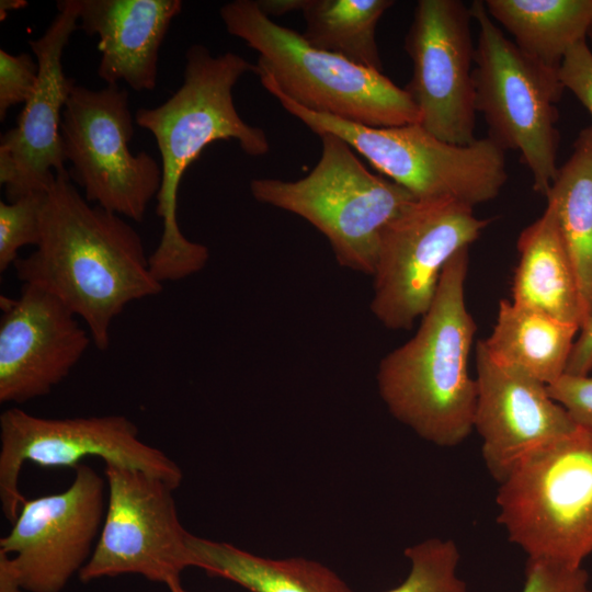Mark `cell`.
Wrapping results in <instances>:
<instances>
[{
	"label": "cell",
	"mask_w": 592,
	"mask_h": 592,
	"mask_svg": "<svg viewBox=\"0 0 592 592\" xmlns=\"http://www.w3.org/2000/svg\"><path fill=\"white\" fill-rule=\"evenodd\" d=\"M13 265L22 284L47 291L83 320L99 350L109 348L112 322L128 304L162 291L137 231L90 205L68 171L45 194L35 250Z\"/></svg>",
	"instance_id": "1"
},
{
	"label": "cell",
	"mask_w": 592,
	"mask_h": 592,
	"mask_svg": "<svg viewBox=\"0 0 592 592\" xmlns=\"http://www.w3.org/2000/svg\"><path fill=\"white\" fill-rule=\"evenodd\" d=\"M248 71L254 72L255 65L238 54L213 56L207 47L192 45L182 86L162 104L135 114V123L153 135L161 157L156 213L162 232L149 255L150 271L161 284L200 272L209 259L207 247L185 238L179 227L178 192L186 169L216 140L236 139L249 156L270 151L264 130L247 124L234 103L232 89Z\"/></svg>",
	"instance_id": "2"
},
{
	"label": "cell",
	"mask_w": 592,
	"mask_h": 592,
	"mask_svg": "<svg viewBox=\"0 0 592 592\" xmlns=\"http://www.w3.org/2000/svg\"><path fill=\"white\" fill-rule=\"evenodd\" d=\"M468 249L447 262L418 331L387 354L377 372L391 414L443 447L458 445L474 429L477 384L468 358L476 325L465 300Z\"/></svg>",
	"instance_id": "3"
},
{
	"label": "cell",
	"mask_w": 592,
	"mask_h": 592,
	"mask_svg": "<svg viewBox=\"0 0 592 592\" xmlns=\"http://www.w3.org/2000/svg\"><path fill=\"white\" fill-rule=\"evenodd\" d=\"M229 34L259 53L258 66L303 107L372 127L420 124L410 94L382 71L311 46L301 34L266 16L255 0L225 3Z\"/></svg>",
	"instance_id": "4"
},
{
	"label": "cell",
	"mask_w": 592,
	"mask_h": 592,
	"mask_svg": "<svg viewBox=\"0 0 592 592\" xmlns=\"http://www.w3.org/2000/svg\"><path fill=\"white\" fill-rule=\"evenodd\" d=\"M261 84L285 111L319 136L333 134L417 200L452 197L471 207L496 198L508 180L504 150L488 136L468 145L444 141L422 125L372 127L317 113L284 94L257 66Z\"/></svg>",
	"instance_id": "5"
},
{
	"label": "cell",
	"mask_w": 592,
	"mask_h": 592,
	"mask_svg": "<svg viewBox=\"0 0 592 592\" xmlns=\"http://www.w3.org/2000/svg\"><path fill=\"white\" fill-rule=\"evenodd\" d=\"M320 138V159L306 177L253 179L251 194L316 227L340 265L373 275L385 230L417 198L371 172L343 139L333 134Z\"/></svg>",
	"instance_id": "6"
},
{
	"label": "cell",
	"mask_w": 592,
	"mask_h": 592,
	"mask_svg": "<svg viewBox=\"0 0 592 592\" xmlns=\"http://www.w3.org/2000/svg\"><path fill=\"white\" fill-rule=\"evenodd\" d=\"M498 521L527 558L581 567L592 554V429L539 446L499 482Z\"/></svg>",
	"instance_id": "7"
},
{
	"label": "cell",
	"mask_w": 592,
	"mask_h": 592,
	"mask_svg": "<svg viewBox=\"0 0 592 592\" xmlns=\"http://www.w3.org/2000/svg\"><path fill=\"white\" fill-rule=\"evenodd\" d=\"M478 26L474 59L476 111L504 151L517 150L532 174L533 190L547 196L558 173V102L565 88L559 70L522 53L488 14L483 1L470 5Z\"/></svg>",
	"instance_id": "8"
},
{
	"label": "cell",
	"mask_w": 592,
	"mask_h": 592,
	"mask_svg": "<svg viewBox=\"0 0 592 592\" xmlns=\"http://www.w3.org/2000/svg\"><path fill=\"white\" fill-rule=\"evenodd\" d=\"M129 94L118 84L75 86L62 110L60 133L69 177L89 203L141 221L157 196L162 171L147 152L134 155Z\"/></svg>",
	"instance_id": "9"
},
{
	"label": "cell",
	"mask_w": 592,
	"mask_h": 592,
	"mask_svg": "<svg viewBox=\"0 0 592 592\" xmlns=\"http://www.w3.org/2000/svg\"><path fill=\"white\" fill-rule=\"evenodd\" d=\"M490 221L452 197L414 200L380 242L371 301L378 321L391 330L410 329L432 305L447 262Z\"/></svg>",
	"instance_id": "10"
},
{
	"label": "cell",
	"mask_w": 592,
	"mask_h": 592,
	"mask_svg": "<svg viewBox=\"0 0 592 592\" xmlns=\"http://www.w3.org/2000/svg\"><path fill=\"white\" fill-rule=\"evenodd\" d=\"M89 456L161 478L177 489L181 468L162 451L141 441L138 428L124 415L50 419L16 407L0 415V501L13 522L26 499L19 489L25 462L41 467H76Z\"/></svg>",
	"instance_id": "11"
},
{
	"label": "cell",
	"mask_w": 592,
	"mask_h": 592,
	"mask_svg": "<svg viewBox=\"0 0 592 592\" xmlns=\"http://www.w3.org/2000/svg\"><path fill=\"white\" fill-rule=\"evenodd\" d=\"M109 499L94 550L81 582L139 574L167 587L192 567L189 532L182 526L164 480L139 469L105 464Z\"/></svg>",
	"instance_id": "12"
},
{
	"label": "cell",
	"mask_w": 592,
	"mask_h": 592,
	"mask_svg": "<svg viewBox=\"0 0 592 592\" xmlns=\"http://www.w3.org/2000/svg\"><path fill=\"white\" fill-rule=\"evenodd\" d=\"M471 20L470 7L460 0H420L405 38L412 61L405 90L420 112V125L462 146L477 139Z\"/></svg>",
	"instance_id": "13"
},
{
	"label": "cell",
	"mask_w": 592,
	"mask_h": 592,
	"mask_svg": "<svg viewBox=\"0 0 592 592\" xmlns=\"http://www.w3.org/2000/svg\"><path fill=\"white\" fill-rule=\"evenodd\" d=\"M62 492L25 499L11 531L0 538L29 592H60L89 561L105 515V485L82 463Z\"/></svg>",
	"instance_id": "14"
},
{
	"label": "cell",
	"mask_w": 592,
	"mask_h": 592,
	"mask_svg": "<svg viewBox=\"0 0 592 592\" xmlns=\"http://www.w3.org/2000/svg\"><path fill=\"white\" fill-rule=\"evenodd\" d=\"M45 33L29 42L38 65V80L15 127L1 136L0 184L8 202L45 193L56 173L66 172L60 133L62 110L75 80L65 75L62 54L79 29L80 0H60Z\"/></svg>",
	"instance_id": "15"
},
{
	"label": "cell",
	"mask_w": 592,
	"mask_h": 592,
	"mask_svg": "<svg viewBox=\"0 0 592 592\" xmlns=\"http://www.w3.org/2000/svg\"><path fill=\"white\" fill-rule=\"evenodd\" d=\"M0 402L48 395L92 343L78 317L47 291L22 284L18 298L1 296Z\"/></svg>",
	"instance_id": "16"
},
{
	"label": "cell",
	"mask_w": 592,
	"mask_h": 592,
	"mask_svg": "<svg viewBox=\"0 0 592 592\" xmlns=\"http://www.w3.org/2000/svg\"><path fill=\"white\" fill-rule=\"evenodd\" d=\"M476 373L473 426L498 482L531 452L578 428L546 385L494 361L481 340L476 344Z\"/></svg>",
	"instance_id": "17"
},
{
	"label": "cell",
	"mask_w": 592,
	"mask_h": 592,
	"mask_svg": "<svg viewBox=\"0 0 592 592\" xmlns=\"http://www.w3.org/2000/svg\"><path fill=\"white\" fill-rule=\"evenodd\" d=\"M182 5L181 0H80L78 26L99 37L98 76L106 86L156 88L159 49Z\"/></svg>",
	"instance_id": "18"
},
{
	"label": "cell",
	"mask_w": 592,
	"mask_h": 592,
	"mask_svg": "<svg viewBox=\"0 0 592 592\" xmlns=\"http://www.w3.org/2000/svg\"><path fill=\"white\" fill-rule=\"evenodd\" d=\"M516 247L512 300L581 327L577 277L550 203L521 232Z\"/></svg>",
	"instance_id": "19"
},
{
	"label": "cell",
	"mask_w": 592,
	"mask_h": 592,
	"mask_svg": "<svg viewBox=\"0 0 592 592\" xmlns=\"http://www.w3.org/2000/svg\"><path fill=\"white\" fill-rule=\"evenodd\" d=\"M579 330L576 323L503 299L491 334L481 341L494 361L547 386L566 372Z\"/></svg>",
	"instance_id": "20"
},
{
	"label": "cell",
	"mask_w": 592,
	"mask_h": 592,
	"mask_svg": "<svg viewBox=\"0 0 592 592\" xmlns=\"http://www.w3.org/2000/svg\"><path fill=\"white\" fill-rule=\"evenodd\" d=\"M187 546L192 567L250 592H353L334 571L315 560L264 558L193 534H189Z\"/></svg>",
	"instance_id": "21"
},
{
	"label": "cell",
	"mask_w": 592,
	"mask_h": 592,
	"mask_svg": "<svg viewBox=\"0 0 592 592\" xmlns=\"http://www.w3.org/2000/svg\"><path fill=\"white\" fill-rule=\"evenodd\" d=\"M488 14L538 64L559 70L568 52L587 41L592 0H485Z\"/></svg>",
	"instance_id": "22"
},
{
	"label": "cell",
	"mask_w": 592,
	"mask_h": 592,
	"mask_svg": "<svg viewBox=\"0 0 592 592\" xmlns=\"http://www.w3.org/2000/svg\"><path fill=\"white\" fill-rule=\"evenodd\" d=\"M546 200L555 208L574 269L583 323L592 312V125L580 130Z\"/></svg>",
	"instance_id": "23"
},
{
	"label": "cell",
	"mask_w": 592,
	"mask_h": 592,
	"mask_svg": "<svg viewBox=\"0 0 592 592\" xmlns=\"http://www.w3.org/2000/svg\"><path fill=\"white\" fill-rule=\"evenodd\" d=\"M392 0H307L304 38L314 47L382 71L376 27Z\"/></svg>",
	"instance_id": "24"
},
{
	"label": "cell",
	"mask_w": 592,
	"mask_h": 592,
	"mask_svg": "<svg viewBox=\"0 0 592 592\" xmlns=\"http://www.w3.org/2000/svg\"><path fill=\"white\" fill-rule=\"evenodd\" d=\"M410 561L407 578L386 592H468L457 576L459 550L451 539L430 538L405 550Z\"/></svg>",
	"instance_id": "25"
},
{
	"label": "cell",
	"mask_w": 592,
	"mask_h": 592,
	"mask_svg": "<svg viewBox=\"0 0 592 592\" xmlns=\"http://www.w3.org/2000/svg\"><path fill=\"white\" fill-rule=\"evenodd\" d=\"M47 192V191H46ZM45 193H31L13 202H0V271L19 259L22 247L41 238V215Z\"/></svg>",
	"instance_id": "26"
},
{
	"label": "cell",
	"mask_w": 592,
	"mask_h": 592,
	"mask_svg": "<svg viewBox=\"0 0 592 592\" xmlns=\"http://www.w3.org/2000/svg\"><path fill=\"white\" fill-rule=\"evenodd\" d=\"M38 80V65L27 53L12 55L0 49V121L11 106L25 104Z\"/></svg>",
	"instance_id": "27"
},
{
	"label": "cell",
	"mask_w": 592,
	"mask_h": 592,
	"mask_svg": "<svg viewBox=\"0 0 592 592\" xmlns=\"http://www.w3.org/2000/svg\"><path fill=\"white\" fill-rule=\"evenodd\" d=\"M589 576L582 567L527 558L522 592H587Z\"/></svg>",
	"instance_id": "28"
},
{
	"label": "cell",
	"mask_w": 592,
	"mask_h": 592,
	"mask_svg": "<svg viewBox=\"0 0 592 592\" xmlns=\"http://www.w3.org/2000/svg\"><path fill=\"white\" fill-rule=\"evenodd\" d=\"M546 387L578 426L592 429V377L563 373Z\"/></svg>",
	"instance_id": "29"
},
{
	"label": "cell",
	"mask_w": 592,
	"mask_h": 592,
	"mask_svg": "<svg viewBox=\"0 0 592 592\" xmlns=\"http://www.w3.org/2000/svg\"><path fill=\"white\" fill-rule=\"evenodd\" d=\"M559 78L565 90H569L592 117V50L587 41L568 52L559 68Z\"/></svg>",
	"instance_id": "30"
},
{
	"label": "cell",
	"mask_w": 592,
	"mask_h": 592,
	"mask_svg": "<svg viewBox=\"0 0 592 592\" xmlns=\"http://www.w3.org/2000/svg\"><path fill=\"white\" fill-rule=\"evenodd\" d=\"M579 332L565 373L583 376L592 371V312L582 323Z\"/></svg>",
	"instance_id": "31"
},
{
	"label": "cell",
	"mask_w": 592,
	"mask_h": 592,
	"mask_svg": "<svg viewBox=\"0 0 592 592\" xmlns=\"http://www.w3.org/2000/svg\"><path fill=\"white\" fill-rule=\"evenodd\" d=\"M307 0H258L259 9L271 19L304 10Z\"/></svg>",
	"instance_id": "32"
},
{
	"label": "cell",
	"mask_w": 592,
	"mask_h": 592,
	"mask_svg": "<svg viewBox=\"0 0 592 592\" xmlns=\"http://www.w3.org/2000/svg\"><path fill=\"white\" fill-rule=\"evenodd\" d=\"M23 590L10 555L0 551V592H22Z\"/></svg>",
	"instance_id": "33"
},
{
	"label": "cell",
	"mask_w": 592,
	"mask_h": 592,
	"mask_svg": "<svg viewBox=\"0 0 592 592\" xmlns=\"http://www.w3.org/2000/svg\"><path fill=\"white\" fill-rule=\"evenodd\" d=\"M27 4L24 0H1L0 1V16L1 21L7 16V13L12 10H18Z\"/></svg>",
	"instance_id": "34"
},
{
	"label": "cell",
	"mask_w": 592,
	"mask_h": 592,
	"mask_svg": "<svg viewBox=\"0 0 592 592\" xmlns=\"http://www.w3.org/2000/svg\"><path fill=\"white\" fill-rule=\"evenodd\" d=\"M170 592H187L181 584V581L168 585Z\"/></svg>",
	"instance_id": "35"
},
{
	"label": "cell",
	"mask_w": 592,
	"mask_h": 592,
	"mask_svg": "<svg viewBox=\"0 0 592 592\" xmlns=\"http://www.w3.org/2000/svg\"><path fill=\"white\" fill-rule=\"evenodd\" d=\"M588 41H589L588 45H589L590 49L592 50V24H591V26L589 29V32H588V35H587V42Z\"/></svg>",
	"instance_id": "36"
},
{
	"label": "cell",
	"mask_w": 592,
	"mask_h": 592,
	"mask_svg": "<svg viewBox=\"0 0 592 592\" xmlns=\"http://www.w3.org/2000/svg\"><path fill=\"white\" fill-rule=\"evenodd\" d=\"M587 592H592V590L589 589Z\"/></svg>",
	"instance_id": "37"
}]
</instances>
